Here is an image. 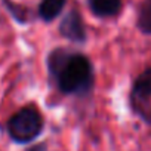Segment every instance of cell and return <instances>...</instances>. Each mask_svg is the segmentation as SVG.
I'll use <instances>...</instances> for the list:
<instances>
[{"label":"cell","instance_id":"6da1fadb","mask_svg":"<svg viewBox=\"0 0 151 151\" xmlns=\"http://www.w3.org/2000/svg\"><path fill=\"white\" fill-rule=\"evenodd\" d=\"M47 68L62 93L85 95L92 89L93 68L85 55L55 49L47 56Z\"/></svg>","mask_w":151,"mask_h":151},{"label":"cell","instance_id":"5b68a950","mask_svg":"<svg viewBox=\"0 0 151 151\" xmlns=\"http://www.w3.org/2000/svg\"><path fill=\"white\" fill-rule=\"evenodd\" d=\"M67 0H42L39 5V17L45 22L53 21L64 9Z\"/></svg>","mask_w":151,"mask_h":151},{"label":"cell","instance_id":"3957f363","mask_svg":"<svg viewBox=\"0 0 151 151\" xmlns=\"http://www.w3.org/2000/svg\"><path fill=\"white\" fill-rule=\"evenodd\" d=\"M59 31L65 39H68L74 43H83L86 40L85 24L77 11H71L62 19V22L59 25Z\"/></svg>","mask_w":151,"mask_h":151},{"label":"cell","instance_id":"8992f818","mask_svg":"<svg viewBox=\"0 0 151 151\" xmlns=\"http://www.w3.org/2000/svg\"><path fill=\"white\" fill-rule=\"evenodd\" d=\"M122 9V0H91V11L98 17H113Z\"/></svg>","mask_w":151,"mask_h":151},{"label":"cell","instance_id":"52a82bcc","mask_svg":"<svg viewBox=\"0 0 151 151\" xmlns=\"http://www.w3.org/2000/svg\"><path fill=\"white\" fill-rule=\"evenodd\" d=\"M138 28L144 34H151V0H145L139 8Z\"/></svg>","mask_w":151,"mask_h":151},{"label":"cell","instance_id":"ba28073f","mask_svg":"<svg viewBox=\"0 0 151 151\" xmlns=\"http://www.w3.org/2000/svg\"><path fill=\"white\" fill-rule=\"evenodd\" d=\"M3 5H5L6 11L11 14V17L15 21H18L19 24H25L28 21V9L27 8L12 2V0H3Z\"/></svg>","mask_w":151,"mask_h":151},{"label":"cell","instance_id":"7a4b0ae2","mask_svg":"<svg viewBox=\"0 0 151 151\" xmlns=\"http://www.w3.org/2000/svg\"><path fill=\"white\" fill-rule=\"evenodd\" d=\"M45 127L40 111L33 105H25L9 117L6 122V132L17 144L33 142Z\"/></svg>","mask_w":151,"mask_h":151},{"label":"cell","instance_id":"9c48e42d","mask_svg":"<svg viewBox=\"0 0 151 151\" xmlns=\"http://www.w3.org/2000/svg\"><path fill=\"white\" fill-rule=\"evenodd\" d=\"M25 151H47V147L45 142H42V144H36L33 147H28Z\"/></svg>","mask_w":151,"mask_h":151},{"label":"cell","instance_id":"277c9868","mask_svg":"<svg viewBox=\"0 0 151 151\" xmlns=\"http://www.w3.org/2000/svg\"><path fill=\"white\" fill-rule=\"evenodd\" d=\"M130 99H151V68L145 70L136 79Z\"/></svg>","mask_w":151,"mask_h":151}]
</instances>
